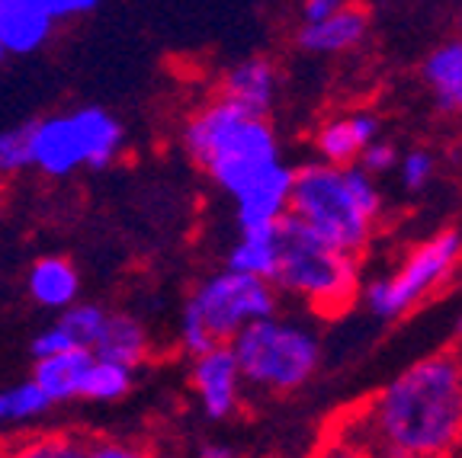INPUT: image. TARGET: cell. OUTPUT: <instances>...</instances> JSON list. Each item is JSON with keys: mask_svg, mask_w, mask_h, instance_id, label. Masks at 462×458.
<instances>
[{"mask_svg": "<svg viewBox=\"0 0 462 458\" xmlns=\"http://www.w3.org/2000/svg\"><path fill=\"white\" fill-rule=\"evenodd\" d=\"M340 439L344 445L356 443L354 452L392 458L462 452V344L398 372L360 414L350 417Z\"/></svg>", "mask_w": 462, "mask_h": 458, "instance_id": "6da1fadb", "label": "cell"}, {"mask_svg": "<svg viewBox=\"0 0 462 458\" xmlns=\"http://www.w3.org/2000/svg\"><path fill=\"white\" fill-rule=\"evenodd\" d=\"M289 215H296L321 241L344 253L360 257L383 218V193L373 173L360 164L315 160L292 173Z\"/></svg>", "mask_w": 462, "mask_h": 458, "instance_id": "7a4b0ae2", "label": "cell"}, {"mask_svg": "<svg viewBox=\"0 0 462 458\" xmlns=\"http://www.w3.org/2000/svg\"><path fill=\"white\" fill-rule=\"evenodd\" d=\"M183 148L228 199H235L267 167L282 160L270 115L247 113L222 94L202 103L187 119Z\"/></svg>", "mask_w": 462, "mask_h": 458, "instance_id": "3957f363", "label": "cell"}, {"mask_svg": "<svg viewBox=\"0 0 462 458\" xmlns=\"http://www.w3.org/2000/svg\"><path fill=\"white\" fill-rule=\"evenodd\" d=\"M280 263L270 279L280 289V295H292V298L305 301L311 311L328 317L354 305L363 282L360 257L331 247L289 212L280 218Z\"/></svg>", "mask_w": 462, "mask_h": 458, "instance_id": "277c9868", "label": "cell"}, {"mask_svg": "<svg viewBox=\"0 0 462 458\" xmlns=\"http://www.w3.org/2000/svg\"><path fill=\"white\" fill-rule=\"evenodd\" d=\"M276 311H280V289L273 282L225 266L222 272H212L193 289L180 311L177 337L187 356H196L218 344H231L241 327Z\"/></svg>", "mask_w": 462, "mask_h": 458, "instance_id": "5b68a950", "label": "cell"}, {"mask_svg": "<svg viewBox=\"0 0 462 458\" xmlns=\"http://www.w3.org/2000/svg\"><path fill=\"white\" fill-rule=\"evenodd\" d=\"M245 385L267 394H292L315 379L321 365V337L296 317L267 315L251 321L231 337Z\"/></svg>", "mask_w": 462, "mask_h": 458, "instance_id": "8992f818", "label": "cell"}, {"mask_svg": "<svg viewBox=\"0 0 462 458\" xmlns=\"http://www.w3.org/2000/svg\"><path fill=\"white\" fill-rule=\"evenodd\" d=\"M459 263H462V234L453 228L440 231V234L414 243L395 270L363 276L356 298L366 305V311L375 321H385V324L402 321L418 305H424L430 295L440 292Z\"/></svg>", "mask_w": 462, "mask_h": 458, "instance_id": "52a82bcc", "label": "cell"}, {"mask_svg": "<svg viewBox=\"0 0 462 458\" xmlns=\"http://www.w3.org/2000/svg\"><path fill=\"white\" fill-rule=\"evenodd\" d=\"M125 148V129L113 113L84 106L74 113L32 119V167L45 177L103 170Z\"/></svg>", "mask_w": 462, "mask_h": 458, "instance_id": "ba28073f", "label": "cell"}, {"mask_svg": "<svg viewBox=\"0 0 462 458\" xmlns=\"http://www.w3.org/2000/svg\"><path fill=\"white\" fill-rule=\"evenodd\" d=\"M189 359H193L189 385H193L202 414L209 417V420H228L231 414H238L245 379H241L238 359H235L231 346L218 344Z\"/></svg>", "mask_w": 462, "mask_h": 458, "instance_id": "9c48e42d", "label": "cell"}, {"mask_svg": "<svg viewBox=\"0 0 462 458\" xmlns=\"http://www.w3.org/2000/svg\"><path fill=\"white\" fill-rule=\"evenodd\" d=\"M292 167L276 160L273 167L254 177L238 196H235V224L245 228H263L276 224L289 212V193H292Z\"/></svg>", "mask_w": 462, "mask_h": 458, "instance_id": "30bf717a", "label": "cell"}, {"mask_svg": "<svg viewBox=\"0 0 462 458\" xmlns=\"http://www.w3.org/2000/svg\"><path fill=\"white\" fill-rule=\"evenodd\" d=\"M366 36L369 10L346 0L337 14L315 23H302V29L296 32V42L309 55H344V51H354L356 45H363Z\"/></svg>", "mask_w": 462, "mask_h": 458, "instance_id": "8fae6325", "label": "cell"}, {"mask_svg": "<svg viewBox=\"0 0 462 458\" xmlns=\"http://www.w3.org/2000/svg\"><path fill=\"white\" fill-rule=\"evenodd\" d=\"M55 14L45 0H0V42L7 55H32L55 32Z\"/></svg>", "mask_w": 462, "mask_h": 458, "instance_id": "7c38bea8", "label": "cell"}, {"mask_svg": "<svg viewBox=\"0 0 462 458\" xmlns=\"http://www.w3.org/2000/svg\"><path fill=\"white\" fill-rule=\"evenodd\" d=\"M222 96L254 115H270L280 96V71L270 58H245L225 71Z\"/></svg>", "mask_w": 462, "mask_h": 458, "instance_id": "4fadbf2b", "label": "cell"}, {"mask_svg": "<svg viewBox=\"0 0 462 458\" xmlns=\"http://www.w3.org/2000/svg\"><path fill=\"white\" fill-rule=\"evenodd\" d=\"M379 132H383V122H379V115L366 113V109L334 115V119H328L315 132L318 160H328V164H354L360 158V151L373 138H379Z\"/></svg>", "mask_w": 462, "mask_h": 458, "instance_id": "5bb4252c", "label": "cell"}, {"mask_svg": "<svg viewBox=\"0 0 462 458\" xmlns=\"http://www.w3.org/2000/svg\"><path fill=\"white\" fill-rule=\"evenodd\" d=\"M90 359H94V353L84 350V346L51 353V356H39L29 379L49 394L51 404L78 401L80 381H84V372H87V365H90Z\"/></svg>", "mask_w": 462, "mask_h": 458, "instance_id": "9a60e30c", "label": "cell"}, {"mask_svg": "<svg viewBox=\"0 0 462 458\" xmlns=\"http://www.w3.org/2000/svg\"><path fill=\"white\" fill-rule=\"evenodd\" d=\"M26 289L36 305L49 311H61L74 305L80 295V276L71 260L65 257H39L26 276Z\"/></svg>", "mask_w": 462, "mask_h": 458, "instance_id": "2e32d148", "label": "cell"}, {"mask_svg": "<svg viewBox=\"0 0 462 458\" xmlns=\"http://www.w3.org/2000/svg\"><path fill=\"white\" fill-rule=\"evenodd\" d=\"M90 353L97 359H109V362L138 369L148 359V330L132 315H109L106 311V321H103Z\"/></svg>", "mask_w": 462, "mask_h": 458, "instance_id": "e0dca14e", "label": "cell"}, {"mask_svg": "<svg viewBox=\"0 0 462 458\" xmlns=\"http://www.w3.org/2000/svg\"><path fill=\"white\" fill-rule=\"evenodd\" d=\"M280 251H282L280 222L263 224V228H245L238 231V241L228 247L225 266L228 270L251 272V276H263V279H273V270L280 263Z\"/></svg>", "mask_w": 462, "mask_h": 458, "instance_id": "ac0fdd59", "label": "cell"}, {"mask_svg": "<svg viewBox=\"0 0 462 458\" xmlns=\"http://www.w3.org/2000/svg\"><path fill=\"white\" fill-rule=\"evenodd\" d=\"M424 84L433 94L437 109L453 115V103H456V94H459V84H462V36L447 39V42L437 45V49L427 55Z\"/></svg>", "mask_w": 462, "mask_h": 458, "instance_id": "d6986e66", "label": "cell"}, {"mask_svg": "<svg viewBox=\"0 0 462 458\" xmlns=\"http://www.w3.org/2000/svg\"><path fill=\"white\" fill-rule=\"evenodd\" d=\"M135 385V369L119 362H109V359H90L80 381V394L78 401H94V404H113L123 401L125 394Z\"/></svg>", "mask_w": 462, "mask_h": 458, "instance_id": "ffe728a7", "label": "cell"}, {"mask_svg": "<svg viewBox=\"0 0 462 458\" xmlns=\"http://www.w3.org/2000/svg\"><path fill=\"white\" fill-rule=\"evenodd\" d=\"M55 408L51 398L36 385L32 379L16 381V385L0 391V426H20V423H32L45 417Z\"/></svg>", "mask_w": 462, "mask_h": 458, "instance_id": "44dd1931", "label": "cell"}, {"mask_svg": "<svg viewBox=\"0 0 462 458\" xmlns=\"http://www.w3.org/2000/svg\"><path fill=\"white\" fill-rule=\"evenodd\" d=\"M103 321H106V311L100 308V305H90V301H74V305H68V308L58 311V327L65 330L68 340H71L74 346H84V350H90L97 340V334H100Z\"/></svg>", "mask_w": 462, "mask_h": 458, "instance_id": "7402d4cb", "label": "cell"}, {"mask_svg": "<svg viewBox=\"0 0 462 458\" xmlns=\"http://www.w3.org/2000/svg\"><path fill=\"white\" fill-rule=\"evenodd\" d=\"M32 167V122H20L0 132V179L20 177Z\"/></svg>", "mask_w": 462, "mask_h": 458, "instance_id": "603a6c76", "label": "cell"}, {"mask_svg": "<svg viewBox=\"0 0 462 458\" xmlns=\"http://www.w3.org/2000/svg\"><path fill=\"white\" fill-rule=\"evenodd\" d=\"M398 173H402V187L408 193H418L437 173V158L427 148H411L408 154H398Z\"/></svg>", "mask_w": 462, "mask_h": 458, "instance_id": "cb8c5ba5", "label": "cell"}, {"mask_svg": "<svg viewBox=\"0 0 462 458\" xmlns=\"http://www.w3.org/2000/svg\"><path fill=\"white\" fill-rule=\"evenodd\" d=\"M356 164H360L366 173H373V177H383V173L395 170V164H398V148L392 142H383V138H373V142H369L366 148L360 151Z\"/></svg>", "mask_w": 462, "mask_h": 458, "instance_id": "d4e9b609", "label": "cell"}, {"mask_svg": "<svg viewBox=\"0 0 462 458\" xmlns=\"http://www.w3.org/2000/svg\"><path fill=\"white\" fill-rule=\"evenodd\" d=\"M26 455H36V458H74V455H87V445H74L68 436H45V443H32V445H29Z\"/></svg>", "mask_w": 462, "mask_h": 458, "instance_id": "484cf974", "label": "cell"}, {"mask_svg": "<svg viewBox=\"0 0 462 458\" xmlns=\"http://www.w3.org/2000/svg\"><path fill=\"white\" fill-rule=\"evenodd\" d=\"M45 4H49V10L55 14L58 23H65V20H78V16L97 10L100 0H45Z\"/></svg>", "mask_w": 462, "mask_h": 458, "instance_id": "4316f807", "label": "cell"}, {"mask_svg": "<svg viewBox=\"0 0 462 458\" xmlns=\"http://www.w3.org/2000/svg\"><path fill=\"white\" fill-rule=\"evenodd\" d=\"M346 0H302V23L325 20V16L337 14Z\"/></svg>", "mask_w": 462, "mask_h": 458, "instance_id": "83f0119b", "label": "cell"}, {"mask_svg": "<svg viewBox=\"0 0 462 458\" xmlns=\"http://www.w3.org/2000/svg\"><path fill=\"white\" fill-rule=\"evenodd\" d=\"M87 455H94V458H129V455H135V449H129V445H116V443H103V445H94V449H87Z\"/></svg>", "mask_w": 462, "mask_h": 458, "instance_id": "f1b7e54d", "label": "cell"}, {"mask_svg": "<svg viewBox=\"0 0 462 458\" xmlns=\"http://www.w3.org/2000/svg\"><path fill=\"white\" fill-rule=\"evenodd\" d=\"M199 455H202V458H231V455H235V449H231V445H216V443H209V445H202Z\"/></svg>", "mask_w": 462, "mask_h": 458, "instance_id": "f546056e", "label": "cell"}, {"mask_svg": "<svg viewBox=\"0 0 462 458\" xmlns=\"http://www.w3.org/2000/svg\"><path fill=\"white\" fill-rule=\"evenodd\" d=\"M453 115H462V84H459V94H456V103H453Z\"/></svg>", "mask_w": 462, "mask_h": 458, "instance_id": "4dcf8cb0", "label": "cell"}, {"mask_svg": "<svg viewBox=\"0 0 462 458\" xmlns=\"http://www.w3.org/2000/svg\"><path fill=\"white\" fill-rule=\"evenodd\" d=\"M456 340L462 344V315H459V324H456Z\"/></svg>", "mask_w": 462, "mask_h": 458, "instance_id": "1f68e13d", "label": "cell"}, {"mask_svg": "<svg viewBox=\"0 0 462 458\" xmlns=\"http://www.w3.org/2000/svg\"><path fill=\"white\" fill-rule=\"evenodd\" d=\"M4 58H7V49H4V42H0V61H4Z\"/></svg>", "mask_w": 462, "mask_h": 458, "instance_id": "d6a6232c", "label": "cell"}, {"mask_svg": "<svg viewBox=\"0 0 462 458\" xmlns=\"http://www.w3.org/2000/svg\"><path fill=\"white\" fill-rule=\"evenodd\" d=\"M459 26H462V20H459Z\"/></svg>", "mask_w": 462, "mask_h": 458, "instance_id": "836d02e7", "label": "cell"}]
</instances>
